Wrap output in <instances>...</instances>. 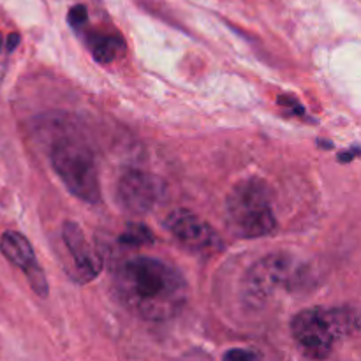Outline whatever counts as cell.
Instances as JSON below:
<instances>
[{
	"mask_svg": "<svg viewBox=\"0 0 361 361\" xmlns=\"http://www.w3.org/2000/svg\"><path fill=\"white\" fill-rule=\"evenodd\" d=\"M115 286L123 305L143 319H171L189 300V286L182 274L173 264L150 256L123 261L116 270Z\"/></svg>",
	"mask_w": 361,
	"mask_h": 361,
	"instance_id": "6da1fadb",
	"label": "cell"
},
{
	"mask_svg": "<svg viewBox=\"0 0 361 361\" xmlns=\"http://www.w3.org/2000/svg\"><path fill=\"white\" fill-rule=\"evenodd\" d=\"M360 328L358 314L351 307H314L296 314L291 334L309 358H328L337 342L355 335Z\"/></svg>",
	"mask_w": 361,
	"mask_h": 361,
	"instance_id": "7a4b0ae2",
	"label": "cell"
},
{
	"mask_svg": "<svg viewBox=\"0 0 361 361\" xmlns=\"http://www.w3.org/2000/svg\"><path fill=\"white\" fill-rule=\"evenodd\" d=\"M226 222L238 238H263L277 228L271 190L261 178H245L236 183L226 201Z\"/></svg>",
	"mask_w": 361,
	"mask_h": 361,
	"instance_id": "3957f363",
	"label": "cell"
},
{
	"mask_svg": "<svg viewBox=\"0 0 361 361\" xmlns=\"http://www.w3.org/2000/svg\"><path fill=\"white\" fill-rule=\"evenodd\" d=\"M49 159L53 169L69 192L88 204H97L101 201L97 166L94 155L85 145L62 140L53 145Z\"/></svg>",
	"mask_w": 361,
	"mask_h": 361,
	"instance_id": "277c9868",
	"label": "cell"
},
{
	"mask_svg": "<svg viewBox=\"0 0 361 361\" xmlns=\"http://www.w3.org/2000/svg\"><path fill=\"white\" fill-rule=\"evenodd\" d=\"M296 275V263L289 254L274 252L261 257L243 279V303L250 309H261L274 298L279 289L288 288Z\"/></svg>",
	"mask_w": 361,
	"mask_h": 361,
	"instance_id": "5b68a950",
	"label": "cell"
},
{
	"mask_svg": "<svg viewBox=\"0 0 361 361\" xmlns=\"http://www.w3.org/2000/svg\"><path fill=\"white\" fill-rule=\"evenodd\" d=\"M164 228L183 249L197 256L212 257L224 249L221 235L207 221L189 210L171 212L166 217Z\"/></svg>",
	"mask_w": 361,
	"mask_h": 361,
	"instance_id": "8992f818",
	"label": "cell"
},
{
	"mask_svg": "<svg viewBox=\"0 0 361 361\" xmlns=\"http://www.w3.org/2000/svg\"><path fill=\"white\" fill-rule=\"evenodd\" d=\"M166 183L157 175L129 169L123 173L116 185V200L120 207L133 215H145L164 196Z\"/></svg>",
	"mask_w": 361,
	"mask_h": 361,
	"instance_id": "52a82bcc",
	"label": "cell"
},
{
	"mask_svg": "<svg viewBox=\"0 0 361 361\" xmlns=\"http://www.w3.org/2000/svg\"><path fill=\"white\" fill-rule=\"evenodd\" d=\"M0 250H2L4 257H6L9 263H13L14 267H18L21 271H25L32 291H34L35 295L46 298L49 291L48 279H46L44 270H42L37 257H35L30 242H28L21 233L6 231L2 235V238H0Z\"/></svg>",
	"mask_w": 361,
	"mask_h": 361,
	"instance_id": "ba28073f",
	"label": "cell"
},
{
	"mask_svg": "<svg viewBox=\"0 0 361 361\" xmlns=\"http://www.w3.org/2000/svg\"><path fill=\"white\" fill-rule=\"evenodd\" d=\"M62 240L73 259L74 279L81 284L97 279L102 271V257L87 238L83 229L76 222L66 221L62 226Z\"/></svg>",
	"mask_w": 361,
	"mask_h": 361,
	"instance_id": "9c48e42d",
	"label": "cell"
},
{
	"mask_svg": "<svg viewBox=\"0 0 361 361\" xmlns=\"http://www.w3.org/2000/svg\"><path fill=\"white\" fill-rule=\"evenodd\" d=\"M85 42L94 56L95 62L102 63V66H109L126 51V42H123L122 35L113 34L109 30H99V28H92V30L85 32Z\"/></svg>",
	"mask_w": 361,
	"mask_h": 361,
	"instance_id": "30bf717a",
	"label": "cell"
},
{
	"mask_svg": "<svg viewBox=\"0 0 361 361\" xmlns=\"http://www.w3.org/2000/svg\"><path fill=\"white\" fill-rule=\"evenodd\" d=\"M120 243L127 247H141L154 243V235L143 224H129L126 231L120 235Z\"/></svg>",
	"mask_w": 361,
	"mask_h": 361,
	"instance_id": "8fae6325",
	"label": "cell"
},
{
	"mask_svg": "<svg viewBox=\"0 0 361 361\" xmlns=\"http://www.w3.org/2000/svg\"><path fill=\"white\" fill-rule=\"evenodd\" d=\"M67 20H69V25L76 30H81L85 25L88 23V9L81 4H76V6L71 7L69 14H67Z\"/></svg>",
	"mask_w": 361,
	"mask_h": 361,
	"instance_id": "7c38bea8",
	"label": "cell"
},
{
	"mask_svg": "<svg viewBox=\"0 0 361 361\" xmlns=\"http://www.w3.org/2000/svg\"><path fill=\"white\" fill-rule=\"evenodd\" d=\"M259 358V355L254 351H250V349H231V351H228L224 355V360H229V361H252V360H257Z\"/></svg>",
	"mask_w": 361,
	"mask_h": 361,
	"instance_id": "4fadbf2b",
	"label": "cell"
},
{
	"mask_svg": "<svg viewBox=\"0 0 361 361\" xmlns=\"http://www.w3.org/2000/svg\"><path fill=\"white\" fill-rule=\"evenodd\" d=\"M279 104H281L282 108H288L289 111H291V115H303V113H305L303 106L300 104L295 97H279Z\"/></svg>",
	"mask_w": 361,
	"mask_h": 361,
	"instance_id": "5bb4252c",
	"label": "cell"
},
{
	"mask_svg": "<svg viewBox=\"0 0 361 361\" xmlns=\"http://www.w3.org/2000/svg\"><path fill=\"white\" fill-rule=\"evenodd\" d=\"M7 60H9V51L6 49V39L0 34V83H2L4 76H6Z\"/></svg>",
	"mask_w": 361,
	"mask_h": 361,
	"instance_id": "9a60e30c",
	"label": "cell"
},
{
	"mask_svg": "<svg viewBox=\"0 0 361 361\" xmlns=\"http://www.w3.org/2000/svg\"><path fill=\"white\" fill-rule=\"evenodd\" d=\"M20 41H21L20 35H18V34H11L9 37L6 39V49H7V51H9V53L14 51V49L18 48V44H20Z\"/></svg>",
	"mask_w": 361,
	"mask_h": 361,
	"instance_id": "2e32d148",
	"label": "cell"
},
{
	"mask_svg": "<svg viewBox=\"0 0 361 361\" xmlns=\"http://www.w3.org/2000/svg\"><path fill=\"white\" fill-rule=\"evenodd\" d=\"M358 154H360V148L355 147L353 150H348V152H344V154L338 155V161H341V162H351L353 159L358 157Z\"/></svg>",
	"mask_w": 361,
	"mask_h": 361,
	"instance_id": "e0dca14e",
	"label": "cell"
}]
</instances>
